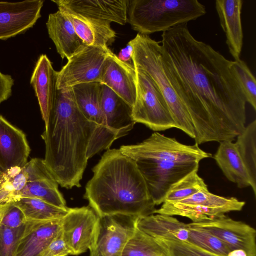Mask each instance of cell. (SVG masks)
Returning a JSON list of instances; mask_svg holds the SVG:
<instances>
[{
  "label": "cell",
  "instance_id": "cell-1",
  "mask_svg": "<svg viewBox=\"0 0 256 256\" xmlns=\"http://www.w3.org/2000/svg\"><path fill=\"white\" fill-rule=\"evenodd\" d=\"M187 24L162 32L164 73L188 112L195 144L232 142L246 127L247 102L232 60L196 40Z\"/></svg>",
  "mask_w": 256,
  "mask_h": 256
},
{
  "label": "cell",
  "instance_id": "cell-2",
  "mask_svg": "<svg viewBox=\"0 0 256 256\" xmlns=\"http://www.w3.org/2000/svg\"><path fill=\"white\" fill-rule=\"evenodd\" d=\"M98 128L78 107L72 88L57 90L44 132V159L58 184L67 189L80 186L87 152Z\"/></svg>",
  "mask_w": 256,
  "mask_h": 256
},
{
  "label": "cell",
  "instance_id": "cell-3",
  "mask_svg": "<svg viewBox=\"0 0 256 256\" xmlns=\"http://www.w3.org/2000/svg\"><path fill=\"white\" fill-rule=\"evenodd\" d=\"M84 198L100 216L136 218L154 213L156 205L134 162L120 149H108L92 168Z\"/></svg>",
  "mask_w": 256,
  "mask_h": 256
},
{
  "label": "cell",
  "instance_id": "cell-4",
  "mask_svg": "<svg viewBox=\"0 0 256 256\" xmlns=\"http://www.w3.org/2000/svg\"><path fill=\"white\" fill-rule=\"evenodd\" d=\"M206 14L198 0H129L128 22L138 34L165 32L194 20Z\"/></svg>",
  "mask_w": 256,
  "mask_h": 256
},
{
  "label": "cell",
  "instance_id": "cell-5",
  "mask_svg": "<svg viewBox=\"0 0 256 256\" xmlns=\"http://www.w3.org/2000/svg\"><path fill=\"white\" fill-rule=\"evenodd\" d=\"M132 40L134 68L144 70L154 80L164 96L177 128L194 139V130L188 112L164 73L160 42L138 33Z\"/></svg>",
  "mask_w": 256,
  "mask_h": 256
},
{
  "label": "cell",
  "instance_id": "cell-6",
  "mask_svg": "<svg viewBox=\"0 0 256 256\" xmlns=\"http://www.w3.org/2000/svg\"><path fill=\"white\" fill-rule=\"evenodd\" d=\"M136 91L132 108L134 122L156 132L177 128L166 102L158 86L142 70L135 68Z\"/></svg>",
  "mask_w": 256,
  "mask_h": 256
},
{
  "label": "cell",
  "instance_id": "cell-7",
  "mask_svg": "<svg viewBox=\"0 0 256 256\" xmlns=\"http://www.w3.org/2000/svg\"><path fill=\"white\" fill-rule=\"evenodd\" d=\"M245 204L236 198H226L206 190L181 200L164 202L154 214L179 216L190 219L192 222H198L212 220L230 212L240 211Z\"/></svg>",
  "mask_w": 256,
  "mask_h": 256
},
{
  "label": "cell",
  "instance_id": "cell-8",
  "mask_svg": "<svg viewBox=\"0 0 256 256\" xmlns=\"http://www.w3.org/2000/svg\"><path fill=\"white\" fill-rule=\"evenodd\" d=\"M121 152L132 160L142 158L176 162H197L212 157L198 144L186 145L174 138L154 132L148 138L136 144L122 145Z\"/></svg>",
  "mask_w": 256,
  "mask_h": 256
},
{
  "label": "cell",
  "instance_id": "cell-9",
  "mask_svg": "<svg viewBox=\"0 0 256 256\" xmlns=\"http://www.w3.org/2000/svg\"><path fill=\"white\" fill-rule=\"evenodd\" d=\"M132 160L142 174L156 206L162 204L171 187L190 172L198 170L199 165L197 162L142 158Z\"/></svg>",
  "mask_w": 256,
  "mask_h": 256
},
{
  "label": "cell",
  "instance_id": "cell-10",
  "mask_svg": "<svg viewBox=\"0 0 256 256\" xmlns=\"http://www.w3.org/2000/svg\"><path fill=\"white\" fill-rule=\"evenodd\" d=\"M94 46H86L69 59L57 72V89L90 82H100L108 54Z\"/></svg>",
  "mask_w": 256,
  "mask_h": 256
},
{
  "label": "cell",
  "instance_id": "cell-11",
  "mask_svg": "<svg viewBox=\"0 0 256 256\" xmlns=\"http://www.w3.org/2000/svg\"><path fill=\"white\" fill-rule=\"evenodd\" d=\"M100 86L99 82L75 85L72 88L76 102L84 116L96 124L97 136L87 152L88 160L100 152L108 150L112 142L119 138L108 127L100 104Z\"/></svg>",
  "mask_w": 256,
  "mask_h": 256
},
{
  "label": "cell",
  "instance_id": "cell-12",
  "mask_svg": "<svg viewBox=\"0 0 256 256\" xmlns=\"http://www.w3.org/2000/svg\"><path fill=\"white\" fill-rule=\"evenodd\" d=\"M212 234L228 248L231 256H256V230L249 224L225 215L189 224Z\"/></svg>",
  "mask_w": 256,
  "mask_h": 256
},
{
  "label": "cell",
  "instance_id": "cell-13",
  "mask_svg": "<svg viewBox=\"0 0 256 256\" xmlns=\"http://www.w3.org/2000/svg\"><path fill=\"white\" fill-rule=\"evenodd\" d=\"M100 218L90 206L70 208L61 220V231L72 256L84 253L92 246Z\"/></svg>",
  "mask_w": 256,
  "mask_h": 256
},
{
  "label": "cell",
  "instance_id": "cell-14",
  "mask_svg": "<svg viewBox=\"0 0 256 256\" xmlns=\"http://www.w3.org/2000/svg\"><path fill=\"white\" fill-rule=\"evenodd\" d=\"M136 218L123 214L100 217L89 256H122L125 244L135 230Z\"/></svg>",
  "mask_w": 256,
  "mask_h": 256
},
{
  "label": "cell",
  "instance_id": "cell-15",
  "mask_svg": "<svg viewBox=\"0 0 256 256\" xmlns=\"http://www.w3.org/2000/svg\"><path fill=\"white\" fill-rule=\"evenodd\" d=\"M27 183L20 194L22 198H37L56 206L66 208V202L58 190V182L44 159H31L24 166Z\"/></svg>",
  "mask_w": 256,
  "mask_h": 256
},
{
  "label": "cell",
  "instance_id": "cell-16",
  "mask_svg": "<svg viewBox=\"0 0 256 256\" xmlns=\"http://www.w3.org/2000/svg\"><path fill=\"white\" fill-rule=\"evenodd\" d=\"M44 0L0 2V40H6L24 32L41 16Z\"/></svg>",
  "mask_w": 256,
  "mask_h": 256
},
{
  "label": "cell",
  "instance_id": "cell-17",
  "mask_svg": "<svg viewBox=\"0 0 256 256\" xmlns=\"http://www.w3.org/2000/svg\"><path fill=\"white\" fill-rule=\"evenodd\" d=\"M81 16L100 21L124 25L128 22V0H52Z\"/></svg>",
  "mask_w": 256,
  "mask_h": 256
},
{
  "label": "cell",
  "instance_id": "cell-18",
  "mask_svg": "<svg viewBox=\"0 0 256 256\" xmlns=\"http://www.w3.org/2000/svg\"><path fill=\"white\" fill-rule=\"evenodd\" d=\"M100 83L108 86L132 108L136 91L134 65L122 62L111 52L108 55Z\"/></svg>",
  "mask_w": 256,
  "mask_h": 256
},
{
  "label": "cell",
  "instance_id": "cell-19",
  "mask_svg": "<svg viewBox=\"0 0 256 256\" xmlns=\"http://www.w3.org/2000/svg\"><path fill=\"white\" fill-rule=\"evenodd\" d=\"M30 149L22 131L0 115V170L24 167Z\"/></svg>",
  "mask_w": 256,
  "mask_h": 256
},
{
  "label": "cell",
  "instance_id": "cell-20",
  "mask_svg": "<svg viewBox=\"0 0 256 256\" xmlns=\"http://www.w3.org/2000/svg\"><path fill=\"white\" fill-rule=\"evenodd\" d=\"M61 220H26L14 256H42L44 250L60 231Z\"/></svg>",
  "mask_w": 256,
  "mask_h": 256
},
{
  "label": "cell",
  "instance_id": "cell-21",
  "mask_svg": "<svg viewBox=\"0 0 256 256\" xmlns=\"http://www.w3.org/2000/svg\"><path fill=\"white\" fill-rule=\"evenodd\" d=\"M57 72L46 55L42 54L39 56L30 78L45 125L56 98Z\"/></svg>",
  "mask_w": 256,
  "mask_h": 256
},
{
  "label": "cell",
  "instance_id": "cell-22",
  "mask_svg": "<svg viewBox=\"0 0 256 256\" xmlns=\"http://www.w3.org/2000/svg\"><path fill=\"white\" fill-rule=\"evenodd\" d=\"M242 0H216V8L220 26L226 36L230 53L237 60L243 44V32L241 20Z\"/></svg>",
  "mask_w": 256,
  "mask_h": 256
},
{
  "label": "cell",
  "instance_id": "cell-23",
  "mask_svg": "<svg viewBox=\"0 0 256 256\" xmlns=\"http://www.w3.org/2000/svg\"><path fill=\"white\" fill-rule=\"evenodd\" d=\"M100 104L108 128L118 138L128 134L136 122L132 106L105 84H101Z\"/></svg>",
  "mask_w": 256,
  "mask_h": 256
},
{
  "label": "cell",
  "instance_id": "cell-24",
  "mask_svg": "<svg viewBox=\"0 0 256 256\" xmlns=\"http://www.w3.org/2000/svg\"><path fill=\"white\" fill-rule=\"evenodd\" d=\"M72 23L76 32L86 46H94L106 51L114 40L116 32L110 23L88 18L72 12L66 8L58 6Z\"/></svg>",
  "mask_w": 256,
  "mask_h": 256
},
{
  "label": "cell",
  "instance_id": "cell-25",
  "mask_svg": "<svg viewBox=\"0 0 256 256\" xmlns=\"http://www.w3.org/2000/svg\"><path fill=\"white\" fill-rule=\"evenodd\" d=\"M46 26L49 36L62 58L69 59L86 46L76 34L70 20L61 10L50 14Z\"/></svg>",
  "mask_w": 256,
  "mask_h": 256
},
{
  "label": "cell",
  "instance_id": "cell-26",
  "mask_svg": "<svg viewBox=\"0 0 256 256\" xmlns=\"http://www.w3.org/2000/svg\"><path fill=\"white\" fill-rule=\"evenodd\" d=\"M136 227L151 237L174 239L188 242L190 225L172 216L154 214L137 218Z\"/></svg>",
  "mask_w": 256,
  "mask_h": 256
},
{
  "label": "cell",
  "instance_id": "cell-27",
  "mask_svg": "<svg viewBox=\"0 0 256 256\" xmlns=\"http://www.w3.org/2000/svg\"><path fill=\"white\" fill-rule=\"evenodd\" d=\"M214 158L226 177L236 184L238 188L250 186L246 169L234 142L232 141L220 142Z\"/></svg>",
  "mask_w": 256,
  "mask_h": 256
},
{
  "label": "cell",
  "instance_id": "cell-28",
  "mask_svg": "<svg viewBox=\"0 0 256 256\" xmlns=\"http://www.w3.org/2000/svg\"><path fill=\"white\" fill-rule=\"evenodd\" d=\"M246 169L254 194L256 196V120L250 123L236 136L234 142Z\"/></svg>",
  "mask_w": 256,
  "mask_h": 256
},
{
  "label": "cell",
  "instance_id": "cell-29",
  "mask_svg": "<svg viewBox=\"0 0 256 256\" xmlns=\"http://www.w3.org/2000/svg\"><path fill=\"white\" fill-rule=\"evenodd\" d=\"M13 203L22 210L26 220H60L70 209L56 206L37 198H22Z\"/></svg>",
  "mask_w": 256,
  "mask_h": 256
},
{
  "label": "cell",
  "instance_id": "cell-30",
  "mask_svg": "<svg viewBox=\"0 0 256 256\" xmlns=\"http://www.w3.org/2000/svg\"><path fill=\"white\" fill-rule=\"evenodd\" d=\"M27 180L24 166L13 167L2 172L0 174V204L18 200Z\"/></svg>",
  "mask_w": 256,
  "mask_h": 256
},
{
  "label": "cell",
  "instance_id": "cell-31",
  "mask_svg": "<svg viewBox=\"0 0 256 256\" xmlns=\"http://www.w3.org/2000/svg\"><path fill=\"white\" fill-rule=\"evenodd\" d=\"M122 256H165L154 239L136 227L124 248Z\"/></svg>",
  "mask_w": 256,
  "mask_h": 256
},
{
  "label": "cell",
  "instance_id": "cell-32",
  "mask_svg": "<svg viewBox=\"0 0 256 256\" xmlns=\"http://www.w3.org/2000/svg\"><path fill=\"white\" fill-rule=\"evenodd\" d=\"M198 171L193 170L174 184L167 192L164 202L181 200L198 192L208 190Z\"/></svg>",
  "mask_w": 256,
  "mask_h": 256
},
{
  "label": "cell",
  "instance_id": "cell-33",
  "mask_svg": "<svg viewBox=\"0 0 256 256\" xmlns=\"http://www.w3.org/2000/svg\"><path fill=\"white\" fill-rule=\"evenodd\" d=\"M189 230L188 242L216 256H231L230 251L224 243L208 232L190 225Z\"/></svg>",
  "mask_w": 256,
  "mask_h": 256
},
{
  "label": "cell",
  "instance_id": "cell-34",
  "mask_svg": "<svg viewBox=\"0 0 256 256\" xmlns=\"http://www.w3.org/2000/svg\"><path fill=\"white\" fill-rule=\"evenodd\" d=\"M231 69L237 78L248 102L256 110V82L246 64L240 59L232 61Z\"/></svg>",
  "mask_w": 256,
  "mask_h": 256
},
{
  "label": "cell",
  "instance_id": "cell-35",
  "mask_svg": "<svg viewBox=\"0 0 256 256\" xmlns=\"http://www.w3.org/2000/svg\"><path fill=\"white\" fill-rule=\"evenodd\" d=\"M154 239L165 256H216L188 242L174 239Z\"/></svg>",
  "mask_w": 256,
  "mask_h": 256
},
{
  "label": "cell",
  "instance_id": "cell-36",
  "mask_svg": "<svg viewBox=\"0 0 256 256\" xmlns=\"http://www.w3.org/2000/svg\"><path fill=\"white\" fill-rule=\"evenodd\" d=\"M26 220L22 210L13 202H10L3 218V224L10 228H16L24 225Z\"/></svg>",
  "mask_w": 256,
  "mask_h": 256
},
{
  "label": "cell",
  "instance_id": "cell-37",
  "mask_svg": "<svg viewBox=\"0 0 256 256\" xmlns=\"http://www.w3.org/2000/svg\"><path fill=\"white\" fill-rule=\"evenodd\" d=\"M70 252L67 247L60 231L53 238L42 254V256H68Z\"/></svg>",
  "mask_w": 256,
  "mask_h": 256
},
{
  "label": "cell",
  "instance_id": "cell-38",
  "mask_svg": "<svg viewBox=\"0 0 256 256\" xmlns=\"http://www.w3.org/2000/svg\"><path fill=\"white\" fill-rule=\"evenodd\" d=\"M14 80L11 76L0 71V104L12 95Z\"/></svg>",
  "mask_w": 256,
  "mask_h": 256
},
{
  "label": "cell",
  "instance_id": "cell-39",
  "mask_svg": "<svg viewBox=\"0 0 256 256\" xmlns=\"http://www.w3.org/2000/svg\"><path fill=\"white\" fill-rule=\"evenodd\" d=\"M134 46L132 40H130L126 47L122 48L117 56L118 58L122 62L134 65L132 56Z\"/></svg>",
  "mask_w": 256,
  "mask_h": 256
},
{
  "label": "cell",
  "instance_id": "cell-40",
  "mask_svg": "<svg viewBox=\"0 0 256 256\" xmlns=\"http://www.w3.org/2000/svg\"><path fill=\"white\" fill-rule=\"evenodd\" d=\"M10 203L0 204V243L4 238L7 228V226L3 224L2 220Z\"/></svg>",
  "mask_w": 256,
  "mask_h": 256
},
{
  "label": "cell",
  "instance_id": "cell-41",
  "mask_svg": "<svg viewBox=\"0 0 256 256\" xmlns=\"http://www.w3.org/2000/svg\"><path fill=\"white\" fill-rule=\"evenodd\" d=\"M2 174V172H1V171H0V174Z\"/></svg>",
  "mask_w": 256,
  "mask_h": 256
}]
</instances>
